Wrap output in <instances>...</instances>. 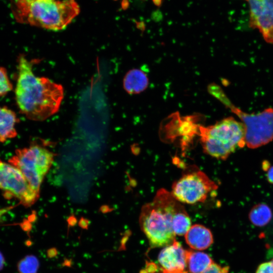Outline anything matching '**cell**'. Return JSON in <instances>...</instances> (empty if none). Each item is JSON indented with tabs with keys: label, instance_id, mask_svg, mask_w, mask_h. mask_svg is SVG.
<instances>
[{
	"label": "cell",
	"instance_id": "obj_4",
	"mask_svg": "<svg viewBox=\"0 0 273 273\" xmlns=\"http://www.w3.org/2000/svg\"><path fill=\"white\" fill-rule=\"evenodd\" d=\"M245 132L243 123L230 117L208 126L199 125L197 134L205 153L225 160L238 148L246 145Z\"/></svg>",
	"mask_w": 273,
	"mask_h": 273
},
{
	"label": "cell",
	"instance_id": "obj_22",
	"mask_svg": "<svg viewBox=\"0 0 273 273\" xmlns=\"http://www.w3.org/2000/svg\"><path fill=\"white\" fill-rule=\"evenodd\" d=\"M266 175L268 181L273 184V166L267 168Z\"/></svg>",
	"mask_w": 273,
	"mask_h": 273
},
{
	"label": "cell",
	"instance_id": "obj_26",
	"mask_svg": "<svg viewBox=\"0 0 273 273\" xmlns=\"http://www.w3.org/2000/svg\"><path fill=\"white\" fill-rule=\"evenodd\" d=\"M8 209L9 208L0 209V217L3 214L6 213L8 211Z\"/></svg>",
	"mask_w": 273,
	"mask_h": 273
},
{
	"label": "cell",
	"instance_id": "obj_17",
	"mask_svg": "<svg viewBox=\"0 0 273 273\" xmlns=\"http://www.w3.org/2000/svg\"><path fill=\"white\" fill-rule=\"evenodd\" d=\"M39 266L37 258L33 255L27 256L18 263L20 273H36Z\"/></svg>",
	"mask_w": 273,
	"mask_h": 273
},
{
	"label": "cell",
	"instance_id": "obj_10",
	"mask_svg": "<svg viewBox=\"0 0 273 273\" xmlns=\"http://www.w3.org/2000/svg\"><path fill=\"white\" fill-rule=\"evenodd\" d=\"M187 252L188 250L184 249L176 241L164 247L158 257L161 268L167 270H185L187 266Z\"/></svg>",
	"mask_w": 273,
	"mask_h": 273
},
{
	"label": "cell",
	"instance_id": "obj_27",
	"mask_svg": "<svg viewBox=\"0 0 273 273\" xmlns=\"http://www.w3.org/2000/svg\"><path fill=\"white\" fill-rule=\"evenodd\" d=\"M101 210L102 212H104L105 210H106V212H108V209H109V208L108 207V206H103L101 208Z\"/></svg>",
	"mask_w": 273,
	"mask_h": 273
},
{
	"label": "cell",
	"instance_id": "obj_7",
	"mask_svg": "<svg viewBox=\"0 0 273 273\" xmlns=\"http://www.w3.org/2000/svg\"><path fill=\"white\" fill-rule=\"evenodd\" d=\"M0 189L7 198H16L26 207L33 204L39 196V194L32 189L19 169L1 159Z\"/></svg>",
	"mask_w": 273,
	"mask_h": 273
},
{
	"label": "cell",
	"instance_id": "obj_9",
	"mask_svg": "<svg viewBox=\"0 0 273 273\" xmlns=\"http://www.w3.org/2000/svg\"><path fill=\"white\" fill-rule=\"evenodd\" d=\"M250 5L249 24L273 44V0H247Z\"/></svg>",
	"mask_w": 273,
	"mask_h": 273
},
{
	"label": "cell",
	"instance_id": "obj_2",
	"mask_svg": "<svg viewBox=\"0 0 273 273\" xmlns=\"http://www.w3.org/2000/svg\"><path fill=\"white\" fill-rule=\"evenodd\" d=\"M15 19L53 31L65 29L80 13L76 0H9Z\"/></svg>",
	"mask_w": 273,
	"mask_h": 273
},
{
	"label": "cell",
	"instance_id": "obj_12",
	"mask_svg": "<svg viewBox=\"0 0 273 273\" xmlns=\"http://www.w3.org/2000/svg\"><path fill=\"white\" fill-rule=\"evenodd\" d=\"M18 119L16 114L12 110L7 107L0 106L1 142H4L17 135L16 125Z\"/></svg>",
	"mask_w": 273,
	"mask_h": 273
},
{
	"label": "cell",
	"instance_id": "obj_13",
	"mask_svg": "<svg viewBox=\"0 0 273 273\" xmlns=\"http://www.w3.org/2000/svg\"><path fill=\"white\" fill-rule=\"evenodd\" d=\"M148 79L143 71L132 69L127 72L123 80L126 91L130 94H138L143 91L147 86Z\"/></svg>",
	"mask_w": 273,
	"mask_h": 273
},
{
	"label": "cell",
	"instance_id": "obj_18",
	"mask_svg": "<svg viewBox=\"0 0 273 273\" xmlns=\"http://www.w3.org/2000/svg\"><path fill=\"white\" fill-rule=\"evenodd\" d=\"M12 87L7 71L4 68L0 67V97L7 94L12 89Z\"/></svg>",
	"mask_w": 273,
	"mask_h": 273
},
{
	"label": "cell",
	"instance_id": "obj_6",
	"mask_svg": "<svg viewBox=\"0 0 273 273\" xmlns=\"http://www.w3.org/2000/svg\"><path fill=\"white\" fill-rule=\"evenodd\" d=\"M217 189L216 184L204 172L194 170L184 173L172 185L171 194L179 202L194 204L204 202Z\"/></svg>",
	"mask_w": 273,
	"mask_h": 273
},
{
	"label": "cell",
	"instance_id": "obj_11",
	"mask_svg": "<svg viewBox=\"0 0 273 273\" xmlns=\"http://www.w3.org/2000/svg\"><path fill=\"white\" fill-rule=\"evenodd\" d=\"M185 237L186 243L192 249L199 251L207 249L213 242L211 231L199 224L192 225Z\"/></svg>",
	"mask_w": 273,
	"mask_h": 273
},
{
	"label": "cell",
	"instance_id": "obj_15",
	"mask_svg": "<svg viewBox=\"0 0 273 273\" xmlns=\"http://www.w3.org/2000/svg\"><path fill=\"white\" fill-rule=\"evenodd\" d=\"M272 218L270 208L265 204H258L255 205L250 210L249 218L251 223L257 226L266 225Z\"/></svg>",
	"mask_w": 273,
	"mask_h": 273
},
{
	"label": "cell",
	"instance_id": "obj_14",
	"mask_svg": "<svg viewBox=\"0 0 273 273\" xmlns=\"http://www.w3.org/2000/svg\"><path fill=\"white\" fill-rule=\"evenodd\" d=\"M211 257L200 251L188 250L187 266L191 273H203L212 263Z\"/></svg>",
	"mask_w": 273,
	"mask_h": 273
},
{
	"label": "cell",
	"instance_id": "obj_1",
	"mask_svg": "<svg viewBox=\"0 0 273 273\" xmlns=\"http://www.w3.org/2000/svg\"><path fill=\"white\" fill-rule=\"evenodd\" d=\"M36 60L23 55L18 59L15 98L20 112L28 119L42 121L57 113L64 97L63 87L47 77H37L32 67Z\"/></svg>",
	"mask_w": 273,
	"mask_h": 273
},
{
	"label": "cell",
	"instance_id": "obj_3",
	"mask_svg": "<svg viewBox=\"0 0 273 273\" xmlns=\"http://www.w3.org/2000/svg\"><path fill=\"white\" fill-rule=\"evenodd\" d=\"M171 192L159 189L153 200L143 205L139 222L152 247H165L175 241L172 229L174 215L184 206Z\"/></svg>",
	"mask_w": 273,
	"mask_h": 273
},
{
	"label": "cell",
	"instance_id": "obj_19",
	"mask_svg": "<svg viewBox=\"0 0 273 273\" xmlns=\"http://www.w3.org/2000/svg\"><path fill=\"white\" fill-rule=\"evenodd\" d=\"M229 270L228 266H221L213 262L203 273H228Z\"/></svg>",
	"mask_w": 273,
	"mask_h": 273
},
{
	"label": "cell",
	"instance_id": "obj_23",
	"mask_svg": "<svg viewBox=\"0 0 273 273\" xmlns=\"http://www.w3.org/2000/svg\"><path fill=\"white\" fill-rule=\"evenodd\" d=\"M79 225L83 229H86L88 225V221L84 218H81L79 221Z\"/></svg>",
	"mask_w": 273,
	"mask_h": 273
},
{
	"label": "cell",
	"instance_id": "obj_28",
	"mask_svg": "<svg viewBox=\"0 0 273 273\" xmlns=\"http://www.w3.org/2000/svg\"><path fill=\"white\" fill-rule=\"evenodd\" d=\"M247 1V0H246Z\"/></svg>",
	"mask_w": 273,
	"mask_h": 273
},
{
	"label": "cell",
	"instance_id": "obj_25",
	"mask_svg": "<svg viewBox=\"0 0 273 273\" xmlns=\"http://www.w3.org/2000/svg\"><path fill=\"white\" fill-rule=\"evenodd\" d=\"M4 264V258L2 254L0 252V270L2 269V268L3 267Z\"/></svg>",
	"mask_w": 273,
	"mask_h": 273
},
{
	"label": "cell",
	"instance_id": "obj_8",
	"mask_svg": "<svg viewBox=\"0 0 273 273\" xmlns=\"http://www.w3.org/2000/svg\"><path fill=\"white\" fill-rule=\"evenodd\" d=\"M43 148L33 144L29 147L18 149L9 160L21 171L32 189L38 194L44 177L38 166V157Z\"/></svg>",
	"mask_w": 273,
	"mask_h": 273
},
{
	"label": "cell",
	"instance_id": "obj_21",
	"mask_svg": "<svg viewBox=\"0 0 273 273\" xmlns=\"http://www.w3.org/2000/svg\"><path fill=\"white\" fill-rule=\"evenodd\" d=\"M155 265H150L149 268L151 269L150 271L147 270V273H188L185 270H167L161 268L159 271H157L155 269Z\"/></svg>",
	"mask_w": 273,
	"mask_h": 273
},
{
	"label": "cell",
	"instance_id": "obj_24",
	"mask_svg": "<svg viewBox=\"0 0 273 273\" xmlns=\"http://www.w3.org/2000/svg\"><path fill=\"white\" fill-rule=\"evenodd\" d=\"M68 221L71 225H74L76 222V219L74 216H71L69 218Z\"/></svg>",
	"mask_w": 273,
	"mask_h": 273
},
{
	"label": "cell",
	"instance_id": "obj_16",
	"mask_svg": "<svg viewBox=\"0 0 273 273\" xmlns=\"http://www.w3.org/2000/svg\"><path fill=\"white\" fill-rule=\"evenodd\" d=\"M192 226L191 218L185 209L181 208L174 215L172 221V229L175 235L184 236Z\"/></svg>",
	"mask_w": 273,
	"mask_h": 273
},
{
	"label": "cell",
	"instance_id": "obj_20",
	"mask_svg": "<svg viewBox=\"0 0 273 273\" xmlns=\"http://www.w3.org/2000/svg\"><path fill=\"white\" fill-rule=\"evenodd\" d=\"M256 273H273V259L260 264Z\"/></svg>",
	"mask_w": 273,
	"mask_h": 273
},
{
	"label": "cell",
	"instance_id": "obj_5",
	"mask_svg": "<svg viewBox=\"0 0 273 273\" xmlns=\"http://www.w3.org/2000/svg\"><path fill=\"white\" fill-rule=\"evenodd\" d=\"M221 99L241 119L245 127V144L251 149L265 145L273 140V109L256 114H248L235 107L222 94Z\"/></svg>",
	"mask_w": 273,
	"mask_h": 273
}]
</instances>
